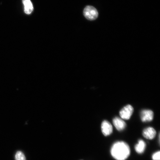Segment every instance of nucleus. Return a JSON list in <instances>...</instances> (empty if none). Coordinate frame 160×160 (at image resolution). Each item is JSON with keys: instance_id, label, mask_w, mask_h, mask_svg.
Listing matches in <instances>:
<instances>
[{"instance_id": "nucleus-1", "label": "nucleus", "mask_w": 160, "mask_h": 160, "mask_svg": "<svg viewBox=\"0 0 160 160\" xmlns=\"http://www.w3.org/2000/svg\"><path fill=\"white\" fill-rule=\"evenodd\" d=\"M130 149L125 142L118 141L112 146L111 150V155L117 160H125L130 154Z\"/></svg>"}, {"instance_id": "nucleus-2", "label": "nucleus", "mask_w": 160, "mask_h": 160, "mask_svg": "<svg viewBox=\"0 0 160 160\" xmlns=\"http://www.w3.org/2000/svg\"><path fill=\"white\" fill-rule=\"evenodd\" d=\"M83 15L87 19L93 21L97 18L98 16V13L94 7L88 6L84 9Z\"/></svg>"}, {"instance_id": "nucleus-3", "label": "nucleus", "mask_w": 160, "mask_h": 160, "mask_svg": "<svg viewBox=\"0 0 160 160\" xmlns=\"http://www.w3.org/2000/svg\"><path fill=\"white\" fill-rule=\"evenodd\" d=\"M133 108L131 105H127L121 110L120 112V115L122 119L128 120L131 117L133 113Z\"/></svg>"}, {"instance_id": "nucleus-4", "label": "nucleus", "mask_w": 160, "mask_h": 160, "mask_svg": "<svg viewBox=\"0 0 160 160\" xmlns=\"http://www.w3.org/2000/svg\"><path fill=\"white\" fill-rule=\"evenodd\" d=\"M101 129L102 132L105 136L111 135L113 132L112 126L111 123L107 121H103L102 123Z\"/></svg>"}, {"instance_id": "nucleus-5", "label": "nucleus", "mask_w": 160, "mask_h": 160, "mask_svg": "<svg viewBox=\"0 0 160 160\" xmlns=\"http://www.w3.org/2000/svg\"><path fill=\"white\" fill-rule=\"evenodd\" d=\"M141 117L143 122L151 121L153 118V112L151 110H144L141 112Z\"/></svg>"}, {"instance_id": "nucleus-6", "label": "nucleus", "mask_w": 160, "mask_h": 160, "mask_svg": "<svg viewBox=\"0 0 160 160\" xmlns=\"http://www.w3.org/2000/svg\"><path fill=\"white\" fill-rule=\"evenodd\" d=\"M156 133V131L153 128L148 127L143 130L142 134L146 139L151 140L154 138Z\"/></svg>"}, {"instance_id": "nucleus-7", "label": "nucleus", "mask_w": 160, "mask_h": 160, "mask_svg": "<svg viewBox=\"0 0 160 160\" xmlns=\"http://www.w3.org/2000/svg\"><path fill=\"white\" fill-rule=\"evenodd\" d=\"M113 124L118 131H122L124 129L126 124L123 120L118 117H116L113 119Z\"/></svg>"}, {"instance_id": "nucleus-8", "label": "nucleus", "mask_w": 160, "mask_h": 160, "mask_svg": "<svg viewBox=\"0 0 160 160\" xmlns=\"http://www.w3.org/2000/svg\"><path fill=\"white\" fill-rule=\"evenodd\" d=\"M24 5L25 12L27 14H30L33 11V6L31 0H22Z\"/></svg>"}, {"instance_id": "nucleus-9", "label": "nucleus", "mask_w": 160, "mask_h": 160, "mask_svg": "<svg viewBox=\"0 0 160 160\" xmlns=\"http://www.w3.org/2000/svg\"><path fill=\"white\" fill-rule=\"evenodd\" d=\"M146 147L145 142L142 140H139L137 144L135 146V150L137 153L142 154L145 151Z\"/></svg>"}, {"instance_id": "nucleus-10", "label": "nucleus", "mask_w": 160, "mask_h": 160, "mask_svg": "<svg viewBox=\"0 0 160 160\" xmlns=\"http://www.w3.org/2000/svg\"><path fill=\"white\" fill-rule=\"evenodd\" d=\"M15 160H26L25 156L23 153L21 151H18L16 153Z\"/></svg>"}, {"instance_id": "nucleus-11", "label": "nucleus", "mask_w": 160, "mask_h": 160, "mask_svg": "<svg viewBox=\"0 0 160 160\" xmlns=\"http://www.w3.org/2000/svg\"><path fill=\"white\" fill-rule=\"evenodd\" d=\"M160 152L158 151L156 152L152 156V158L153 160H160Z\"/></svg>"}]
</instances>
